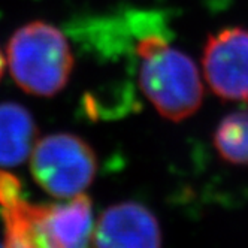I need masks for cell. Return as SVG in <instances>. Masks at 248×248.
<instances>
[{
	"mask_svg": "<svg viewBox=\"0 0 248 248\" xmlns=\"http://www.w3.org/2000/svg\"><path fill=\"white\" fill-rule=\"evenodd\" d=\"M3 248H90L93 203L85 193L59 203H34L21 181L0 169Z\"/></svg>",
	"mask_w": 248,
	"mask_h": 248,
	"instance_id": "1",
	"label": "cell"
},
{
	"mask_svg": "<svg viewBox=\"0 0 248 248\" xmlns=\"http://www.w3.org/2000/svg\"><path fill=\"white\" fill-rule=\"evenodd\" d=\"M6 63L15 84L27 94L52 97L67 85L75 59L66 34L46 21H30L8 41Z\"/></svg>",
	"mask_w": 248,
	"mask_h": 248,
	"instance_id": "2",
	"label": "cell"
},
{
	"mask_svg": "<svg viewBox=\"0 0 248 248\" xmlns=\"http://www.w3.org/2000/svg\"><path fill=\"white\" fill-rule=\"evenodd\" d=\"M139 60V88L163 118L180 123L199 111L205 88L190 56L165 44Z\"/></svg>",
	"mask_w": 248,
	"mask_h": 248,
	"instance_id": "3",
	"label": "cell"
},
{
	"mask_svg": "<svg viewBox=\"0 0 248 248\" xmlns=\"http://www.w3.org/2000/svg\"><path fill=\"white\" fill-rule=\"evenodd\" d=\"M30 170L36 184L57 199H70L93 184L99 170L94 148L75 133H49L34 144Z\"/></svg>",
	"mask_w": 248,
	"mask_h": 248,
	"instance_id": "4",
	"label": "cell"
},
{
	"mask_svg": "<svg viewBox=\"0 0 248 248\" xmlns=\"http://www.w3.org/2000/svg\"><path fill=\"white\" fill-rule=\"evenodd\" d=\"M202 72L211 92L221 100L248 102V29L226 27L209 34Z\"/></svg>",
	"mask_w": 248,
	"mask_h": 248,
	"instance_id": "5",
	"label": "cell"
},
{
	"mask_svg": "<svg viewBox=\"0 0 248 248\" xmlns=\"http://www.w3.org/2000/svg\"><path fill=\"white\" fill-rule=\"evenodd\" d=\"M162 227L154 212L136 201L106 208L93 226L90 248H162Z\"/></svg>",
	"mask_w": 248,
	"mask_h": 248,
	"instance_id": "6",
	"label": "cell"
},
{
	"mask_svg": "<svg viewBox=\"0 0 248 248\" xmlns=\"http://www.w3.org/2000/svg\"><path fill=\"white\" fill-rule=\"evenodd\" d=\"M38 142V126L30 111L16 102H0V169L30 157Z\"/></svg>",
	"mask_w": 248,
	"mask_h": 248,
	"instance_id": "7",
	"label": "cell"
},
{
	"mask_svg": "<svg viewBox=\"0 0 248 248\" xmlns=\"http://www.w3.org/2000/svg\"><path fill=\"white\" fill-rule=\"evenodd\" d=\"M212 144L224 162L248 166V106L220 120L212 133Z\"/></svg>",
	"mask_w": 248,
	"mask_h": 248,
	"instance_id": "8",
	"label": "cell"
},
{
	"mask_svg": "<svg viewBox=\"0 0 248 248\" xmlns=\"http://www.w3.org/2000/svg\"><path fill=\"white\" fill-rule=\"evenodd\" d=\"M5 64H6V59H5V56H3L2 49H0V79H2L3 72H5Z\"/></svg>",
	"mask_w": 248,
	"mask_h": 248,
	"instance_id": "9",
	"label": "cell"
},
{
	"mask_svg": "<svg viewBox=\"0 0 248 248\" xmlns=\"http://www.w3.org/2000/svg\"><path fill=\"white\" fill-rule=\"evenodd\" d=\"M0 248H3V245H0Z\"/></svg>",
	"mask_w": 248,
	"mask_h": 248,
	"instance_id": "10",
	"label": "cell"
}]
</instances>
